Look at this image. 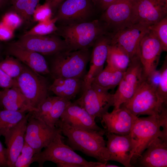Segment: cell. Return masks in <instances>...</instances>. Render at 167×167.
<instances>
[{"mask_svg": "<svg viewBox=\"0 0 167 167\" xmlns=\"http://www.w3.org/2000/svg\"><path fill=\"white\" fill-rule=\"evenodd\" d=\"M56 126L67 137L69 145L74 151H80L102 162L109 161V153L103 137L105 130L97 131L74 127L60 119Z\"/></svg>", "mask_w": 167, "mask_h": 167, "instance_id": "6da1fadb", "label": "cell"}, {"mask_svg": "<svg viewBox=\"0 0 167 167\" xmlns=\"http://www.w3.org/2000/svg\"><path fill=\"white\" fill-rule=\"evenodd\" d=\"M57 26L54 33L63 38L70 51L90 49L100 37L110 33L105 24L99 19Z\"/></svg>", "mask_w": 167, "mask_h": 167, "instance_id": "7a4b0ae2", "label": "cell"}, {"mask_svg": "<svg viewBox=\"0 0 167 167\" xmlns=\"http://www.w3.org/2000/svg\"><path fill=\"white\" fill-rule=\"evenodd\" d=\"M61 131L43 151L35 154L32 162L42 167L45 162H52L58 167H102L104 163L88 161L76 153L63 140Z\"/></svg>", "mask_w": 167, "mask_h": 167, "instance_id": "3957f363", "label": "cell"}, {"mask_svg": "<svg viewBox=\"0 0 167 167\" xmlns=\"http://www.w3.org/2000/svg\"><path fill=\"white\" fill-rule=\"evenodd\" d=\"M136 147L131 160L132 166L149 144L160 136H167V113L138 117L130 134Z\"/></svg>", "mask_w": 167, "mask_h": 167, "instance_id": "277c9868", "label": "cell"}, {"mask_svg": "<svg viewBox=\"0 0 167 167\" xmlns=\"http://www.w3.org/2000/svg\"><path fill=\"white\" fill-rule=\"evenodd\" d=\"M92 50L88 49L66 51L52 55L49 68L50 74L54 79L64 78L84 79Z\"/></svg>", "mask_w": 167, "mask_h": 167, "instance_id": "5b68a950", "label": "cell"}, {"mask_svg": "<svg viewBox=\"0 0 167 167\" xmlns=\"http://www.w3.org/2000/svg\"><path fill=\"white\" fill-rule=\"evenodd\" d=\"M156 89V87L144 79L133 97L121 106L137 117L140 115L160 116L167 113V106L160 101Z\"/></svg>", "mask_w": 167, "mask_h": 167, "instance_id": "8992f818", "label": "cell"}, {"mask_svg": "<svg viewBox=\"0 0 167 167\" xmlns=\"http://www.w3.org/2000/svg\"><path fill=\"white\" fill-rule=\"evenodd\" d=\"M17 86L35 110L48 96L50 85L47 79L23 63L22 72L15 79Z\"/></svg>", "mask_w": 167, "mask_h": 167, "instance_id": "52a82bcc", "label": "cell"}, {"mask_svg": "<svg viewBox=\"0 0 167 167\" xmlns=\"http://www.w3.org/2000/svg\"><path fill=\"white\" fill-rule=\"evenodd\" d=\"M99 19L112 34L137 23L135 0H118L102 12Z\"/></svg>", "mask_w": 167, "mask_h": 167, "instance_id": "ba28073f", "label": "cell"}, {"mask_svg": "<svg viewBox=\"0 0 167 167\" xmlns=\"http://www.w3.org/2000/svg\"><path fill=\"white\" fill-rule=\"evenodd\" d=\"M97 12L92 0H64L52 18L58 25H70L93 20Z\"/></svg>", "mask_w": 167, "mask_h": 167, "instance_id": "9c48e42d", "label": "cell"}, {"mask_svg": "<svg viewBox=\"0 0 167 167\" xmlns=\"http://www.w3.org/2000/svg\"><path fill=\"white\" fill-rule=\"evenodd\" d=\"M108 91L93 83L85 85L81 96L73 102L94 118H101L113 106V94Z\"/></svg>", "mask_w": 167, "mask_h": 167, "instance_id": "30bf717a", "label": "cell"}, {"mask_svg": "<svg viewBox=\"0 0 167 167\" xmlns=\"http://www.w3.org/2000/svg\"><path fill=\"white\" fill-rule=\"evenodd\" d=\"M144 78L139 55L131 59L129 66L113 94V110L118 109L135 94Z\"/></svg>", "mask_w": 167, "mask_h": 167, "instance_id": "8fae6325", "label": "cell"}, {"mask_svg": "<svg viewBox=\"0 0 167 167\" xmlns=\"http://www.w3.org/2000/svg\"><path fill=\"white\" fill-rule=\"evenodd\" d=\"M10 43L42 55L52 56L69 51L65 41L54 33L44 35H23L18 40Z\"/></svg>", "mask_w": 167, "mask_h": 167, "instance_id": "7c38bea8", "label": "cell"}, {"mask_svg": "<svg viewBox=\"0 0 167 167\" xmlns=\"http://www.w3.org/2000/svg\"><path fill=\"white\" fill-rule=\"evenodd\" d=\"M60 131L58 127L50 126L44 121L29 117L28 114L25 141L34 149L35 154L38 153Z\"/></svg>", "mask_w": 167, "mask_h": 167, "instance_id": "4fadbf2b", "label": "cell"}, {"mask_svg": "<svg viewBox=\"0 0 167 167\" xmlns=\"http://www.w3.org/2000/svg\"><path fill=\"white\" fill-rule=\"evenodd\" d=\"M149 30L148 26L136 23L113 34L110 44H116L121 47L131 59L139 55L140 42Z\"/></svg>", "mask_w": 167, "mask_h": 167, "instance_id": "5bb4252c", "label": "cell"}, {"mask_svg": "<svg viewBox=\"0 0 167 167\" xmlns=\"http://www.w3.org/2000/svg\"><path fill=\"white\" fill-rule=\"evenodd\" d=\"M106 147L109 157V161L119 162L126 167H133L131 160L136 150V145L130 134L120 135L105 133Z\"/></svg>", "mask_w": 167, "mask_h": 167, "instance_id": "9a60e30c", "label": "cell"}, {"mask_svg": "<svg viewBox=\"0 0 167 167\" xmlns=\"http://www.w3.org/2000/svg\"><path fill=\"white\" fill-rule=\"evenodd\" d=\"M163 51L160 42L149 30L140 42L139 54L145 79L156 70L161 55Z\"/></svg>", "mask_w": 167, "mask_h": 167, "instance_id": "2e32d148", "label": "cell"}, {"mask_svg": "<svg viewBox=\"0 0 167 167\" xmlns=\"http://www.w3.org/2000/svg\"><path fill=\"white\" fill-rule=\"evenodd\" d=\"M138 117L121 106L118 109L113 110L111 113L106 112L101 118L105 133L126 135L130 134Z\"/></svg>", "mask_w": 167, "mask_h": 167, "instance_id": "e0dca14e", "label": "cell"}, {"mask_svg": "<svg viewBox=\"0 0 167 167\" xmlns=\"http://www.w3.org/2000/svg\"><path fill=\"white\" fill-rule=\"evenodd\" d=\"M134 165L140 167H166L167 136L158 137L152 141Z\"/></svg>", "mask_w": 167, "mask_h": 167, "instance_id": "ac0fdd59", "label": "cell"}, {"mask_svg": "<svg viewBox=\"0 0 167 167\" xmlns=\"http://www.w3.org/2000/svg\"><path fill=\"white\" fill-rule=\"evenodd\" d=\"M112 36L111 33L104 34L98 38L93 45L89 69L84 78L85 85L91 84L93 79L103 69Z\"/></svg>", "mask_w": 167, "mask_h": 167, "instance_id": "d6986e66", "label": "cell"}, {"mask_svg": "<svg viewBox=\"0 0 167 167\" xmlns=\"http://www.w3.org/2000/svg\"><path fill=\"white\" fill-rule=\"evenodd\" d=\"M28 114L6 133L5 143L6 146L8 167H14L25 142L24 135L28 123Z\"/></svg>", "mask_w": 167, "mask_h": 167, "instance_id": "ffe728a7", "label": "cell"}, {"mask_svg": "<svg viewBox=\"0 0 167 167\" xmlns=\"http://www.w3.org/2000/svg\"><path fill=\"white\" fill-rule=\"evenodd\" d=\"M6 54L15 57L23 63L41 75L50 74L47 63L42 55L11 43L7 46Z\"/></svg>", "mask_w": 167, "mask_h": 167, "instance_id": "44dd1931", "label": "cell"}, {"mask_svg": "<svg viewBox=\"0 0 167 167\" xmlns=\"http://www.w3.org/2000/svg\"><path fill=\"white\" fill-rule=\"evenodd\" d=\"M95 119L84 109L71 102L60 119L74 127L97 131L104 130L97 125Z\"/></svg>", "mask_w": 167, "mask_h": 167, "instance_id": "7402d4cb", "label": "cell"}, {"mask_svg": "<svg viewBox=\"0 0 167 167\" xmlns=\"http://www.w3.org/2000/svg\"><path fill=\"white\" fill-rule=\"evenodd\" d=\"M137 23L149 26L167 16L164 10L154 0H135Z\"/></svg>", "mask_w": 167, "mask_h": 167, "instance_id": "603a6c76", "label": "cell"}, {"mask_svg": "<svg viewBox=\"0 0 167 167\" xmlns=\"http://www.w3.org/2000/svg\"><path fill=\"white\" fill-rule=\"evenodd\" d=\"M27 113L36 110L17 86L4 89L0 91V109Z\"/></svg>", "mask_w": 167, "mask_h": 167, "instance_id": "cb8c5ba5", "label": "cell"}, {"mask_svg": "<svg viewBox=\"0 0 167 167\" xmlns=\"http://www.w3.org/2000/svg\"><path fill=\"white\" fill-rule=\"evenodd\" d=\"M85 85L84 79L58 78L54 79L49 89L57 96L71 101L82 93Z\"/></svg>", "mask_w": 167, "mask_h": 167, "instance_id": "d4e9b609", "label": "cell"}, {"mask_svg": "<svg viewBox=\"0 0 167 167\" xmlns=\"http://www.w3.org/2000/svg\"><path fill=\"white\" fill-rule=\"evenodd\" d=\"M130 61L129 55L122 48L116 44L110 45L106 60L107 66L124 72Z\"/></svg>", "mask_w": 167, "mask_h": 167, "instance_id": "484cf974", "label": "cell"}, {"mask_svg": "<svg viewBox=\"0 0 167 167\" xmlns=\"http://www.w3.org/2000/svg\"><path fill=\"white\" fill-rule=\"evenodd\" d=\"M124 72L106 66L93 79L92 83L108 90L112 89L118 85Z\"/></svg>", "mask_w": 167, "mask_h": 167, "instance_id": "4316f807", "label": "cell"}, {"mask_svg": "<svg viewBox=\"0 0 167 167\" xmlns=\"http://www.w3.org/2000/svg\"><path fill=\"white\" fill-rule=\"evenodd\" d=\"M27 113L0 109V137L4 136L8 130L25 117Z\"/></svg>", "mask_w": 167, "mask_h": 167, "instance_id": "83f0119b", "label": "cell"}, {"mask_svg": "<svg viewBox=\"0 0 167 167\" xmlns=\"http://www.w3.org/2000/svg\"><path fill=\"white\" fill-rule=\"evenodd\" d=\"M40 0H19L12 5L14 11L22 19L23 24L28 25L33 20L35 8Z\"/></svg>", "mask_w": 167, "mask_h": 167, "instance_id": "f1b7e54d", "label": "cell"}, {"mask_svg": "<svg viewBox=\"0 0 167 167\" xmlns=\"http://www.w3.org/2000/svg\"><path fill=\"white\" fill-rule=\"evenodd\" d=\"M71 102L66 98L58 96L49 113L44 121L50 126H56L61 116Z\"/></svg>", "mask_w": 167, "mask_h": 167, "instance_id": "f546056e", "label": "cell"}, {"mask_svg": "<svg viewBox=\"0 0 167 167\" xmlns=\"http://www.w3.org/2000/svg\"><path fill=\"white\" fill-rule=\"evenodd\" d=\"M23 63L13 57L7 55L6 58L0 62V67L11 78L15 79L21 74Z\"/></svg>", "mask_w": 167, "mask_h": 167, "instance_id": "4dcf8cb0", "label": "cell"}, {"mask_svg": "<svg viewBox=\"0 0 167 167\" xmlns=\"http://www.w3.org/2000/svg\"><path fill=\"white\" fill-rule=\"evenodd\" d=\"M56 23V20L54 18L47 21L39 22L23 35H44L54 33L57 29Z\"/></svg>", "mask_w": 167, "mask_h": 167, "instance_id": "1f68e13d", "label": "cell"}, {"mask_svg": "<svg viewBox=\"0 0 167 167\" xmlns=\"http://www.w3.org/2000/svg\"><path fill=\"white\" fill-rule=\"evenodd\" d=\"M149 30L157 38L161 43L163 51H167V16L158 22L148 26Z\"/></svg>", "mask_w": 167, "mask_h": 167, "instance_id": "d6a6232c", "label": "cell"}, {"mask_svg": "<svg viewBox=\"0 0 167 167\" xmlns=\"http://www.w3.org/2000/svg\"><path fill=\"white\" fill-rule=\"evenodd\" d=\"M161 76L156 89L157 95L161 102L167 105V57L160 70Z\"/></svg>", "mask_w": 167, "mask_h": 167, "instance_id": "836d02e7", "label": "cell"}, {"mask_svg": "<svg viewBox=\"0 0 167 167\" xmlns=\"http://www.w3.org/2000/svg\"><path fill=\"white\" fill-rule=\"evenodd\" d=\"M58 96H49L42 103L37 110L28 112L29 117L44 121L49 113Z\"/></svg>", "mask_w": 167, "mask_h": 167, "instance_id": "e575fe53", "label": "cell"}, {"mask_svg": "<svg viewBox=\"0 0 167 167\" xmlns=\"http://www.w3.org/2000/svg\"><path fill=\"white\" fill-rule=\"evenodd\" d=\"M35 154L34 149L25 141L20 154L15 163L14 167H29Z\"/></svg>", "mask_w": 167, "mask_h": 167, "instance_id": "d590c367", "label": "cell"}, {"mask_svg": "<svg viewBox=\"0 0 167 167\" xmlns=\"http://www.w3.org/2000/svg\"><path fill=\"white\" fill-rule=\"evenodd\" d=\"M53 15L52 10L47 3L45 2L42 5L39 3L33 13V20L38 22L47 21L50 20Z\"/></svg>", "mask_w": 167, "mask_h": 167, "instance_id": "8d00e7d4", "label": "cell"}, {"mask_svg": "<svg viewBox=\"0 0 167 167\" xmlns=\"http://www.w3.org/2000/svg\"><path fill=\"white\" fill-rule=\"evenodd\" d=\"M2 21L14 30L23 24L20 17L14 11L6 13L3 16Z\"/></svg>", "mask_w": 167, "mask_h": 167, "instance_id": "74e56055", "label": "cell"}, {"mask_svg": "<svg viewBox=\"0 0 167 167\" xmlns=\"http://www.w3.org/2000/svg\"><path fill=\"white\" fill-rule=\"evenodd\" d=\"M17 86L15 79L7 75L0 67V88L3 89Z\"/></svg>", "mask_w": 167, "mask_h": 167, "instance_id": "f35d334b", "label": "cell"}, {"mask_svg": "<svg viewBox=\"0 0 167 167\" xmlns=\"http://www.w3.org/2000/svg\"><path fill=\"white\" fill-rule=\"evenodd\" d=\"M14 36V30L2 21L0 22V41H8Z\"/></svg>", "mask_w": 167, "mask_h": 167, "instance_id": "ab89813d", "label": "cell"}, {"mask_svg": "<svg viewBox=\"0 0 167 167\" xmlns=\"http://www.w3.org/2000/svg\"><path fill=\"white\" fill-rule=\"evenodd\" d=\"M97 12H102L109 5L118 0H92Z\"/></svg>", "mask_w": 167, "mask_h": 167, "instance_id": "60d3db41", "label": "cell"}, {"mask_svg": "<svg viewBox=\"0 0 167 167\" xmlns=\"http://www.w3.org/2000/svg\"><path fill=\"white\" fill-rule=\"evenodd\" d=\"M8 167L6 148H4L0 141V167Z\"/></svg>", "mask_w": 167, "mask_h": 167, "instance_id": "b9f144b4", "label": "cell"}, {"mask_svg": "<svg viewBox=\"0 0 167 167\" xmlns=\"http://www.w3.org/2000/svg\"><path fill=\"white\" fill-rule=\"evenodd\" d=\"M64 0H45V2L47 3L49 5L52 10L54 15L59 5Z\"/></svg>", "mask_w": 167, "mask_h": 167, "instance_id": "7bdbcfd3", "label": "cell"}, {"mask_svg": "<svg viewBox=\"0 0 167 167\" xmlns=\"http://www.w3.org/2000/svg\"><path fill=\"white\" fill-rule=\"evenodd\" d=\"M158 4L165 11H167V0H156Z\"/></svg>", "mask_w": 167, "mask_h": 167, "instance_id": "ee69618b", "label": "cell"}, {"mask_svg": "<svg viewBox=\"0 0 167 167\" xmlns=\"http://www.w3.org/2000/svg\"><path fill=\"white\" fill-rule=\"evenodd\" d=\"M8 2H9V0H0V9L4 7Z\"/></svg>", "mask_w": 167, "mask_h": 167, "instance_id": "f6af8a7d", "label": "cell"}, {"mask_svg": "<svg viewBox=\"0 0 167 167\" xmlns=\"http://www.w3.org/2000/svg\"><path fill=\"white\" fill-rule=\"evenodd\" d=\"M19 0H9V2L13 5V4H14L15 2H16L17 1H19Z\"/></svg>", "mask_w": 167, "mask_h": 167, "instance_id": "bcb514c9", "label": "cell"}, {"mask_svg": "<svg viewBox=\"0 0 167 167\" xmlns=\"http://www.w3.org/2000/svg\"><path fill=\"white\" fill-rule=\"evenodd\" d=\"M0 49H1V46H0Z\"/></svg>", "mask_w": 167, "mask_h": 167, "instance_id": "7dc6e473", "label": "cell"}, {"mask_svg": "<svg viewBox=\"0 0 167 167\" xmlns=\"http://www.w3.org/2000/svg\"><path fill=\"white\" fill-rule=\"evenodd\" d=\"M154 0L156 1L157 2L156 0Z\"/></svg>", "mask_w": 167, "mask_h": 167, "instance_id": "c3c4849f", "label": "cell"}]
</instances>
